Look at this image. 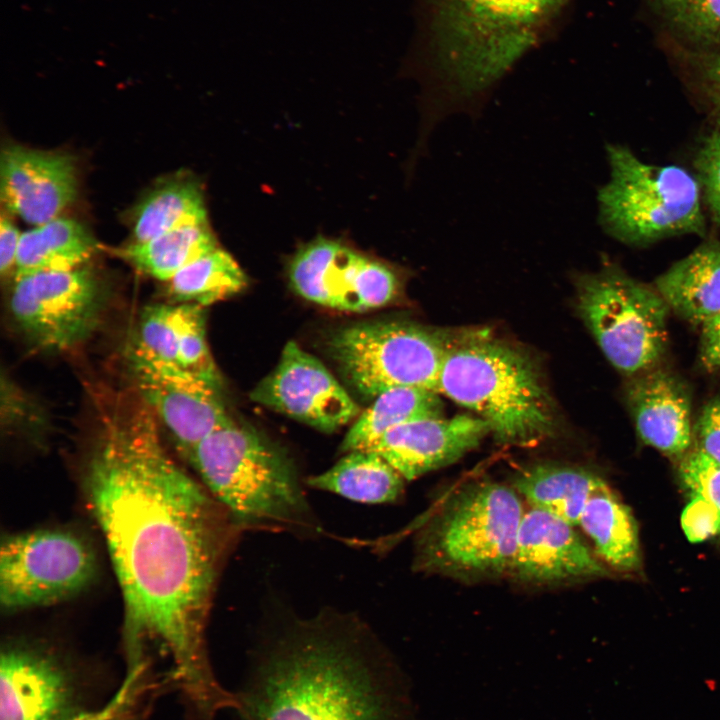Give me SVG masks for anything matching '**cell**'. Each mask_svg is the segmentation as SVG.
Listing matches in <instances>:
<instances>
[{
    "label": "cell",
    "instance_id": "obj_1",
    "mask_svg": "<svg viewBox=\"0 0 720 720\" xmlns=\"http://www.w3.org/2000/svg\"><path fill=\"white\" fill-rule=\"evenodd\" d=\"M84 472L123 597L128 669L144 667L146 648L157 645L195 707L217 706L227 691L210 669L205 630L236 524L168 455L142 401L105 422Z\"/></svg>",
    "mask_w": 720,
    "mask_h": 720
},
{
    "label": "cell",
    "instance_id": "obj_2",
    "mask_svg": "<svg viewBox=\"0 0 720 720\" xmlns=\"http://www.w3.org/2000/svg\"><path fill=\"white\" fill-rule=\"evenodd\" d=\"M383 656L351 619L295 622L257 652L238 711L243 720H398Z\"/></svg>",
    "mask_w": 720,
    "mask_h": 720
},
{
    "label": "cell",
    "instance_id": "obj_3",
    "mask_svg": "<svg viewBox=\"0 0 720 720\" xmlns=\"http://www.w3.org/2000/svg\"><path fill=\"white\" fill-rule=\"evenodd\" d=\"M565 1L435 0L430 109L477 116Z\"/></svg>",
    "mask_w": 720,
    "mask_h": 720
},
{
    "label": "cell",
    "instance_id": "obj_4",
    "mask_svg": "<svg viewBox=\"0 0 720 720\" xmlns=\"http://www.w3.org/2000/svg\"><path fill=\"white\" fill-rule=\"evenodd\" d=\"M438 393L471 410L502 444L533 446L556 429V410L540 367L487 329L451 334Z\"/></svg>",
    "mask_w": 720,
    "mask_h": 720
},
{
    "label": "cell",
    "instance_id": "obj_5",
    "mask_svg": "<svg viewBox=\"0 0 720 720\" xmlns=\"http://www.w3.org/2000/svg\"><path fill=\"white\" fill-rule=\"evenodd\" d=\"M187 458L238 528L311 525V512L289 456L235 420L200 441Z\"/></svg>",
    "mask_w": 720,
    "mask_h": 720
},
{
    "label": "cell",
    "instance_id": "obj_6",
    "mask_svg": "<svg viewBox=\"0 0 720 720\" xmlns=\"http://www.w3.org/2000/svg\"><path fill=\"white\" fill-rule=\"evenodd\" d=\"M518 496L487 480L462 488L419 534L418 567L463 577L510 571L524 514Z\"/></svg>",
    "mask_w": 720,
    "mask_h": 720
},
{
    "label": "cell",
    "instance_id": "obj_7",
    "mask_svg": "<svg viewBox=\"0 0 720 720\" xmlns=\"http://www.w3.org/2000/svg\"><path fill=\"white\" fill-rule=\"evenodd\" d=\"M610 178L597 194L599 220L628 244L705 232L701 186L680 166L641 161L627 147L607 145Z\"/></svg>",
    "mask_w": 720,
    "mask_h": 720
},
{
    "label": "cell",
    "instance_id": "obj_8",
    "mask_svg": "<svg viewBox=\"0 0 720 720\" xmlns=\"http://www.w3.org/2000/svg\"><path fill=\"white\" fill-rule=\"evenodd\" d=\"M575 280L577 310L613 367L629 377L657 367L670 308L656 288L615 265Z\"/></svg>",
    "mask_w": 720,
    "mask_h": 720
},
{
    "label": "cell",
    "instance_id": "obj_9",
    "mask_svg": "<svg viewBox=\"0 0 720 720\" xmlns=\"http://www.w3.org/2000/svg\"><path fill=\"white\" fill-rule=\"evenodd\" d=\"M449 333L407 321H374L336 331L328 349L346 381L375 398L396 387L438 392Z\"/></svg>",
    "mask_w": 720,
    "mask_h": 720
},
{
    "label": "cell",
    "instance_id": "obj_10",
    "mask_svg": "<svg viewBox=\"0 0 720 720\" xmlns=\"http://www.w3.org/2000/svg\"><path fill=\"white\" fill-rule=\"evenodd\" d=\"M96 560L90 546L62 529H38L7 536L0 550V604L21 610L56 604L92 580Z\"/></svg>",
    "mask_w": 720,
    "mask_h": 720
},
{
    "label": "cell",
    "instance_id": "obj_11",
    "mask_svg": "<svg viewBox=\"0 0 720 720\" xmlns=\"http://www.w3.org/2000/svg\"><path fill=\"white\" fill-rule=\"evenodd\" d=\"M105 300L101 279L86 264L13 279L9 311L17 327L37 347L66 352L96 331Z\"/></svg>",
    "mask_w": 720,
    "mask_h": 720
},
{
    "label": "cell",
    "instance_id": "obj_12",
    "mask_svg": "<svg viewBox=\"0 0 720 720\" xmlns=\"http://www.w3.org/2000/svg\"><path fill=\"white\" fill-rule=\"evenodd\" d=\"M74 672L46 650L7 645L0 661V720H108L129 695L121 688L104 708L92 709Z\"/></svg>",
    "mask_w": 720,
    "mask_h": 720
},
{
    "label": "cell",
    "instance_id": "obj_13",
    "mask_svg": "<svg viewBox=\"0 0 720 720\" xmlns=\"http://www.w3.org/2000/svg\"><path fill=\"white\" fill-rule=\"evenodd\" d=\"M288 276L304 299L345 312L368 311L392 302L401 282L392 266L322 236L297 250Z\"/></svg>",
    "mask_w": 720,
    "mask_h": 720
},
{
    "label": "cell",
    "instance_id": "obj_14",
    "mask_svg": "<svg viewBox=\"0 0 720 720\" xmlns=\"http://www.w3.org/2000/svg\"><path fill=\"white\" fill-rule=\"evenodd\" d=\"M129 361L140 400L169 432L184 456L205 437L234 420L219 384L175 364L132 354Z\"/></svg>",
    "mask_w": 720,
    "mask_h": 720
},
{
    "label": "cell",
    "instance_id": "obj_15",
    "mask_svg": "<svg viewBox=\"0 0 720 720\" xmlns=\"http://www.w3.org/2000/svg\"><path fill=\"white\" fill-rule=\"evenodd\" d=\"M250 398L323 432H333L360 412L359 406L321 361L288 342L274 370Z\"/></svg>",
    "mask_w": 720,
    "mask_h": 720
},
{
    "label": "cell",
    "instance_id": "obj_16",
    "mask_svg": "<svg viewBox=\"0 0 720 720\" xmlns=\"http://www.w3.org/2000/svg\"><path fill=\"white\" fill-rule=\"evenodd\" d=\"M78 182L73 158L64 153L9 145L0 159V197L11 214L42 225L76 198Z\"/></svg>",
    "mask_w": 720,
    "mask_h": 720
},
{
    "label": "cell",
    "instance_id": "obj_17",
    "mask_svg": "<svg viewBox=\"0 0 720 720\" xmlns=\"http://www.w3.org/2000/svg\"><path fill=\"white\" fill-rule=\"evenodd\" d=\"M489 433L477 416L429 417L391 429L367 449L410 481L457 461Z\"/></svg>",
    "mask_w": 720,
    "mask_h": 720
},
{
    "label": "cell",
    "instance_id": "obj_18",
    "mask_svg": "<svg viewBox=\"0 0 720 720\" xmlns=\"http://www.w3.org/2000/svg\"><path fill=\"white\" fill-rule=\"evenodd\" d=\"M573 525L543 510L524 512L511 572L520 580L555 583L607 575Z\"/></svg>",
    "mask_w": 720,
    "mask_h": 720
},
{
    "label": "cell",
    "instance_id": "obj_19",
    "mask_svg": "<svg viewBox=\"0 0 720 720\" xmlns=\"http://www.w3.org/2000/svg\"><path fill=\"white\" fill-rule=\"evenodd\" d=\"M626 403L646 445L679 462L690 452L691 397L679 376L655 367L630 377Z\"/></svg>",
    "mask_w": 720,
    "mask_h": 720
},
{
    "label": "cell",
    "instance_id": "obj_20",
    "mask_svg": "<svg viewBox=\"0 0 720 720\" xmlns=\"http://www.w3.org/2000/svg\"><path fill=\"white\" fill-rule=\"evenodd\" d=\"M670 310L702 326L720 314V243L709 240L655 280Z\"/></svg>",
    "mask_w": 720,
    "mask_h": 720
},
{
    "label": "cell",
    "instance_id": "obj_21",
    "mask_svg": "<svg viewBox=\"0 0 720 720\" xmlns=\"http://www.w3.org/2000/svg\"><path fill=\"white\" fill-rule=\"evenodd\" d=\"M579 525L594 543L597 554L622 572L640 568L638 526L630 508L602 480L590 495Z\"/></svg>",
    "mask_w": 720,
    "mask_h": 720
},
{
    "label": "cell",
    "instance_id": "obj_22",
    "mask_svg": "<svg viewBox=\"0 0 720 720\" xmlns=\"http://www.w3.org/2000/svg\"><path fill=\"white\" fill-rule=\"evenodd\" d=\"M602 480L582 467L539 463L519 471L513 487L532 508L576 526L590 495Z\"/></svg>",
    "mask_w": 720,
    "mask_h": 720
},
{
    "label": "cell",
    "instance_id": "obj_23",
    "mask_svg": "<svg viewBox=\"0 0 720 720\" xmlns=\"http://www.w3.org/2000/svg\"><path fill=\"white\" fill-rule=\"evenodd\" d=\"M96 249L95 239L80 222L59 216L22 232L13 279L86 265Z\"/></svg>",
    "mask_w": 720,
    "mask_h": 720
},
{
    "label": "cell",
    "instance_id": "obj_24",
    "mask_svg": "<svg viewBox=\"0 0 720 720\" xmlns=\"http://www.w3.org/2000/svg\"><path fill=\"white\" fill-rule=\"evenodd\" d=\"M405 479L380 455L369 449L352 450L327 471L310 477L308 484L344 498L369 504L396 501Z\"/></svg>",
    "mask_w": 720,
    "mask_h": 720
},
{
    "label": "cell",
    "instance_id": "obj_25",
    "mask_svg": "<svg viewBox=\"0 0 720 720\" xmlns=\"http://www.w3.org/2000/svg\"><path fill=\"white\" fill-rule=\"evenodd\" d=\"M442 411L438 392L413 387L388 389L355 419L340 450L367 449L391 429L417 419L441 417Z\"/></svg>",
    "mask_w": 720,
    "mask_h": 720
},
{
    "label": "cell",
    "instance_id": "obj_26",
    "mask_svg": "<svg viewBox=\"0 0 720 720\" xmlns=\"http://www.w3.org/2000/svg\"><path fill=\"white\" fill-rule=\"evenodd\" d=\"M208 223L203 192L189 178L169 180L151 191L137 207L134 242H145L179 227Z\"/></svg>",
    "mask_w": 720,
    "mask_h": 720
},
{
    "label": "cell",
    "instance_id": "obj_27",
    "mask_svg": "<svg viewBox=\"0 0 720 720\" xmlns=\"http://www.w3.org/2000/svg\"><path fill=\"white\" fill-rule=\"evenodd\" d=\"M219 247L208 223L176 228L145 242H133L119 255L137 270L168 282L183 267Z\"/></svg>",
    "mask_w": 720,
    "mask_h": 720
},
{
    "label": "cell",
    "instance_id": "obj_28",
    "mask_svg": "<svg viewBox=\"0 0 720 720\" xmlns=\"http://www.w3.org/2000/svg\"><path fill=\"white\" fill-rule=\"evenodd\" d=\"M166 283L175 302L206 307L242 291L248 278L232 255L217 247L187 264Z\"/></svg>",
    "mask_w": 720,
    "mask_h": 720
},
{
    "label": "cell",
    "instance_id": "obj_29",
    "mask_svg": "<svg viewBox=\"0 0 720 720\" xmlns=\"http://www.w3.org/2000/svg\"><path fill=\"white\" fill-rule=\"evenodd\" d=\"M135 336L129 354L178 365L176 304H153L145 307L140 315Z\"/></svg>",
    "mask_w": 720,
    "mask_h": 720
},
{
    "label": "cell",
    "instance_id": "obj_30",
    "mask_svg": "<svg viewBox=\"0 0 720 720\" xmlns=\"http://www.w3.org/2000/svg\"><path fill=\"white\" fill-rule=\"evenodd\" d=\"M178 321V365L197 375L220 384V375L206 338L204 307L176 304Z\"/></svg>",
    "mask_w": 720,
    "mask_h": 720
},
{
    "label": "cell",
    "instance_id": "obj_31",
    "mask_svg": "<svg viewBox=\"0 0 720 720\" xmlns=\"http://www.w3.org/2000/svg\"><path fill=\"white\" fill-rule=\"evenodd\" d=\"M669 22L701 44L720 41V0H655Z\"/></svg>",
    "mask_w": 720,
    "mask_h": 720
},
{
    "label": "cell",
    "instance_id": "obj_32",
    "mask_svg": "<svg viewBox=\"0 0 720 720\" xmlns=\"http://www.w3.org/2000/svg\"><path fill=\"white\" fill-rule=\"evenodd\" d=\"M44 416L36 399L3 370L1 374L2 427L9 430H34L44 425Z\"/></svg>",
    "mask_w": 720,
    "mask_h": 720
},
{
    "label": "cell",
    "instance_id": "obj_33",
    "mask_svg": "<svg viewBox=\"0 0 720 720\" xmlns=\"http://www.w3.org/2000/svg\"><path fill=\"white\" fill-rule=\"evenodd\" d=\"M679 477L690 496L706 499L720 516V463L693 449L679 462Z\"/></svg>",
    "mask_w": 720,
    "mask_h": 720
},
{
    "label": "cell",
    "instance_id": "obj_34",
    "mask_svg": "<svg viewBox=\"0 0 720 720\" xmlns=\"http://www.w3.org/2000/svg\"><path fill=\"white\" fill-rule=\"evenodd\" d=\"M697 169L710 212L720 223V130L713 133L700 149Z\"/></svg>",
    "mask_w": 720,
    "mask_h": 720
},
{
    "label": "cell",
    "instance_id": "obj_35",
    "mask_svg": "<svg viewBox=\"0 0 720 720\" xmlns=\"http://www.w3.org/2000/svg\"><path fill=\"white\" fill-rule=\"evenodd\" d=\"M682 530L691 543H701L720 535V516L706 499L690 496L680 517Z\"/></svg>",
    "mask_w": 720,
    "mask_h": 720
},
{
    "label": "cell",
    "instance_id": "obj_36",
    "mask_svg": "<svg viewBox=\"0 0 720 720\" xmlns=\"http://www.w3.org/2000/svg\"><path fill=\"white\" fill-rule=\"evenodd\" d=\"M695 437L697 440L695 449L720 463V395L702 410L696 425Z\"/></svg>",
    "mask_w": 720,
    "mask_h": 720
},
{
    "label": "cell",
    "instance_id": "obj_37",
    "mask_svg": "<svg viewBox=\"0 0 720 720\" xmlns=\"http://www.w3.org/2000/svg\"><path fill=\"white\" fill-rule=\"evenodd\" d=\"M21 234L13 220L2 214L0 220V272L3 278L13 277Z\"/></svg>",
    "mask_w": 720,
    "mask_h": 720
},
{
    "label": "cell",
    "instance_id": "obj_38",
    "mask_svg": "<svg viewBox=\"0 0 720 720\" xmlns=\"http://www.w3.org/2000/svg\"><path fill=\"white\" fill-rule=\"evenodd\" d=\"M700 359L710 370L720 369V314L701 326Z\"/></svg>",
    "mask_w": 720,
    "mask_h": 720
},
{
    "label": "cell",
    "instance_id": "obj_39",
    "mask_svg": "<svg viewBox=\"0 0 720 720\" xmlns=\"http://www.w3.org/2000/svg\"><path fill=\"white\" fill-rule=\"evenodd\" d=\"M704 75L720 117V52L708 58L704 65Z\"/></svg>",
    "mask_w": 720,
    "mask_h": 720
}]
</instances>
